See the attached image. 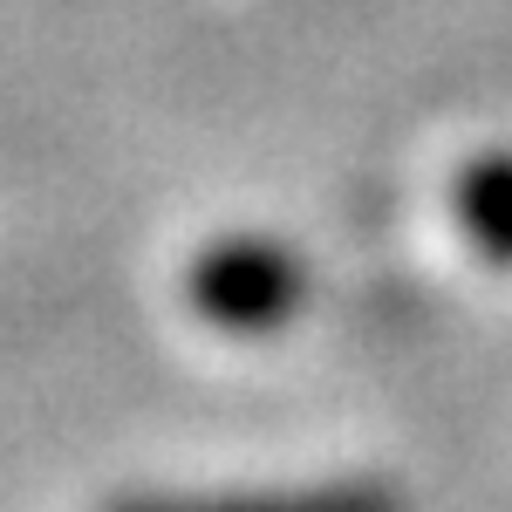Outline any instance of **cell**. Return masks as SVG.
<instances>
[{
    "mask_svg": "<svg viewBox=\"0 0 512 512\" xmlns=\"http://www.w3.org/2000/svg\"><path fill=\"white\" fill-rule=\"evenodd\" d=\"M301 301H308V274L274 239H226L198 253L192 267V308L226 335H274Z\"/></svg>",
    "mask_w": 512,
    "mask_h": 512,
    "instance_id": "obj_1",
    "label": "cell"
},
{
    "mask_svg": "<svg viewBox=\"0 0 512 512\" xmlns=\"http://www.w3.org/2000/svg\"><path fill=\"white\" fill-rule=\"evenodd\" d=\"M117 512H403L390 485L342 478V485H301V492H226V499H137Z\"/></svg>",
    "mask_w": 512,
    "mask_h": 512,
    "instance_id": "obj_2",
    "label": "cell"
},
{
    "mask_svg": "<svg viewBox=\"0 0 512 512\" xmlns=\"http://www.w3.org/2000/svg\"><path fill=\"white\" fill-rule=\"evenodd\" d=\"M458 226L485 260L512 267V151L499 158H478L458 178Z\"/></svg>",
    "mask_w": 512,
    "mask_h": 512,
    "instance_id": "obj_3",
    "label": "cell"
}]
</instances>
